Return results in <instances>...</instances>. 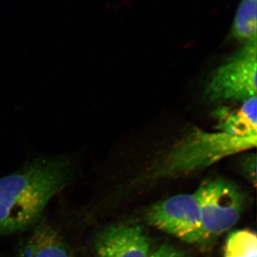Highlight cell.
<instances>
[{
	"label": "cell",
	"mask_w": 257,
	"mask_h": 257,
	"mask_svg": "<svg viewBox=\"0 0 257 257\" xmlns=\"http://www.w3.org/2000/svg\"><path fill=\"white\" fill-rule=\"evenodd\" d=\"M74 155H39L20 170L0 178V236L36 224L56 194L74 180Z\"/></svg>",
	"instance_id": "6da1fadb"
},
{
	"label": "cell",
	"mask_w": 257,
	"mask_h": 257,
	"mask_svg": "<svg viewBox=\"0 0 257 257\" xmlns=\"http://www.w3.org/2000/svg\"><path fill=\"white\" fill-rule=\"evenodd\" d=\"M256 143L257 135L237 136L220 130L194 128L155 162L149 177L155 180L185 177L256 148Z\"/></svg>",
	"instance_id": "7a4b0ae2"
},
{
	"label": "cell",
	"mask_w": 257,
	"mask_h": 257,
	"mask_svg": "<svg viewBox=\"0 0 257 257\" xmlns=\"http://www.w3.org/2000/svg\"><path fill=\"white\" fill-rule=\"evenodd\" d=\"M194 194L203 230L210 246L239 220L244 210V195L236 184L220 177L204 181Z\"/></svg>",
	"instance_id": "3957f363"
},
{
	"label": "cell",
	"mask_w": 257,
	"mask_h": 257,
	"mask_svg": "<svg viewBox=\"0 0 257 257\" xmlns=\"http://www.w3.org/2000/svg\"><path fill=\"white\" fill-rule=\"evenodd\" d=\"M257 38L243 44L218 67L205 94L211 101H239L256 96Z\"/></svg>",
	"instance_id": "277c9868"
},
{
	"label": "cell",
	"mask_w": 257,
	"mask_h": 257,
	"mask_svg": "<svg viewBox=\"0 0 257 257\" xmlns=\"http://www.w3.org/2000/svg\"><path fill=\"white\" fill-rule=\"evenodd\" d=\"M146 219L149 224L182 241L209 246L194 194H179L156 203L149 209Z\"/></svg>",
	"instance_id": "5b68a950"
},
{
	"label": "cell",
	"mask_w": 257,
	"mask_h": 257,
	"mask_svg": "<svg viewBox=\"0 0 257 257\" xmlns=\"http://www.w3.org/2000/svg\"><path fill=\"white\" fill-rule=\"evenodd\" d=\"M150 239L138 225H111L94 241L96 257H150Z\"/></svg>",
	"instance_id": "8992f818"
},
{
	"label": "cell",
	"mask_w": 257,
	"mask_h": 257,
	"mask_svg": "<svg viewBox=\"0 0 257 257\" xmlns=\"http://www.w3.org/2000/svg\"><path fill=\"white\" fill-rule=\"evenodd\" d=\"M18 257H72L68 243L55 226L37 225L20 248Z\"/></svg>",
	"instance_id": "52a82bcc"
},
{
	"label": "cell",
	"mask_w": 257,
	"mask_h": 257,
	"mask_svg": "<svg viewBox=\"0 0 257 257\" xmlns=\"http://www.w3.org/2000/svg\"><path fill=\"white\" fill-rule=\"evenodd\" d=\"M214 116L216 121L214 130L237 136L257 135L256 96L243 101L236 109L219 108Z\"/></svg>",
	"instance_id": "ba28073f"
},
{
	"label": "cell",
	"mask_w": 257,
	"mask_h": 257,
	"mask_svg": "<svg viewBox=\"0 0 257 257\" xmlns=\"http://www.w3.org/2000/svg\"><path fill=\"white\" fill-rule=\"evenodd\" d=\"M257 38V0H241L227 39L241 45Z\"/></svg>",
	"instance_id": "9c48e42d"
},
{
	"label": "cell",
	"mask_w": 257,
	"mask_h": 257,
	"mask_svg": "<svg viewBox=\"0 0 257 257\" xmlns=\"http://www.w3.org/2000/svg\"><path fill=\"white\" fill-rule=\"evenodd\" d=\"M224 257H257V237L249 229L237 230L228 236Z\"/></svg>",
	"instance_id": "30bf717a"
},
{
	"label": "cell",
	"mask_w": 257,
	"mask_h": 257,
	"mask_svg": "<svg viewBox=\"0 0 257 257\" xmlns=\"http://www.w3.org/2000/svg\"><path fill=\"white\" fill-rule=\"evenodd\" d=\"M256 156L246 159L243 165V172L246 175V177L256 187Z\"/></svg>",
	"instance_id": "8fae6325"
},
{
	"label": "cell",
	"mask_w": 257,
	"mask_h": 257,
	"mask_svg": "<svg viewBox=\"0 0 257 257\" xmlns=\"http://www.w3.org/2000/svg\"><path fill=\"white\" fill-rule=\"evenodd\" d=\"M150 257H189L184 253L181 252L178 250L171 245L163 244L160 246L155 252L152 253Z\"/></svg>",
	"instance_id": "7c38bea8"
}]
</instances>
